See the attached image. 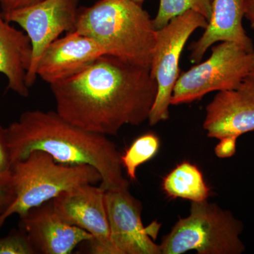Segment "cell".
I'll list each match as a JSON object with an SVG mask.
<instances>
[{
    "label": "cell",
    "mask_w": 254,
    "mask_h": 254,
    "mask_svg": "<svg viewBox=\"0 0 254 254\" xmlns=\"http://www.w3.org/2000/svg\"><path fill=\"white\" fill-rule=\"evenodd\" d=\"M50 86L62 118L106 136L118 134L125 125L138 126L148 120L158 93L149 68L110 55Z\"/></svg>",
    "instance_id": "cell-1"
},
{
    "label": "cell",
    "mask_w": 254,
    "mask_h": 254,
    "mask_svg": "<svg viewBox=\"0 0 254 254\" xmlns=\"http://www.w3.org/2000/svg\"><path fill=\"white\" fill-rule=\"evenodd\" d=\"M5 129L11 165L33 150H42L59 163L93 167L105 190L129 189L121 154L108 136L80 128L56 111L28 110Z\"/></svg>",
    "instance_id": "cell-2"
},
{
    "label": "cell",
    "mask_w": 254,
    "mask_h": 254,
    "mask_svg": "<svg viewBox=\"0 0 254 254\" xmlns=\"http://www.w3.org/2000/svg\"><path fill=\"white\" fill-rule=\"evenodd\" d=\"M75 31L98 42L107 55L150 68L156 29L133 0H99L80 7Z\"/></svg>",
    "instance_id": "cell-3"
},
{
    "label": "cell",
    "mask_w": 254,
    "mask_h": 254,
    "mask_svg": "<svg viewBox=\"0 0 254 254\" xmlns=\"http://www.w3.org/2000/svg\"><path fill=\"white\" fill-rule=\"evenodd\" d=\"M11 175L15 198L0 215V230L11 215L20 218L64 192L101 181L98 170L91 165L59 163L42 150H33L13 164Z\"/></svg>",
    "instance_id": "cell-4"
},
{
    "label": "cell",
    "mask_w": 254,
    "mask_h": 254,
    "mask_svg": "<svg viewBox=\"0 0 254 254\" xmlns=\"http://www.w3.org/2000/svg\"><path fill=\"white\" fill-rule=\"evenodd\" d=\"M244 225L229 210L205 200L191 202L190 213L179 219L160 244L161 254H241Z\"/></svg>",
    "instance_id": "cell-5"
},
{
    "label": "cell",
    "mask_w": 254,
    "mask_h": 254,
    "mask_svg": "<svg viewBox=\"0 0 254 254\" xmlns=\"http://www.w3.org/2000/svg\"><path fill=\"white\" fill-rule=\"evenodd\" d=\"M254 70V50L230 41L212 48L210 58L182 73L175 83L171 105L190 103L214 91L235 89Z\"/></svg>",
    "instance_id": "cell-6"
},
{
    "label": "cell",
    "mask_w": 254,
    "mask_h": 254,
    "mask_svg": "<svg viewBox=\"0 0 254 254\" xmlns=\"http://www.w3.org/2000/svg\"><path fill=\"white\" fill-rule=\"evenodd\" d=\"M208 21L202 15L189 10L164 26L156 30V42L150 72L158 84V93L148 121L154 126L170 118L175 83L180 76V58L192 33L198 28H206Z\"/></svg>",
    "instance_id": "cell-7"
},
{
    "label": "cell",
    "mask_w": 254,
    "mask_h": 254,
    "mask_svg": "<svg viewBox=\"0 0 254 254\" xmlns=\"http://www.w3.org/2000/svg\"><path fill=\"white\" fill-rule=\"evenodd\" d=\"M79 0H41L3 14L26 33L32 47L31 63L26 75L28 88L36 81L37 68L42 55L63 33L74 31L79 11Z\"/></svg>",
    "instance_id": "cell-8"
},
{
    "label": "cell",
    "mask_w": 254,
    "mask_h": 254,
    "mask_svg": "<svg viewBox=\"0 0 254 254\" xmlns=\"http://www.w3.org/2000/svg\"><path fill=\"white\" fill-rule=\"evenodd\" d=\"M105 191L89 184L64 192L52 201L55 213L63 222L93 236V240L88 242V253L120 254L110 237Z\"/></svg>",
    "instance_id": "cell-9"
},
{
    "label": "cell",
    "mask_w": 254,
    "mask_h": 254,
    "mask_svg": "<svg viewBox=\"0 0 254 254\" xmlns=\"http://www.w3.org/2000/svg\"><path fill=\"white\" fill-rule=\"evenodd\" d=\"M126 190H108L105 202L112 242L120 254H161L142 222L141 202Z\"/></svg>",
    "instance_id": "cell-10"
},
{
    "label": "cell",
    "mask_w": 254,
    "mask_h": 254,
    "mask_svg": "<svg viewBox=\"0 0 254 254\" xmlns=\"http://www.w3.org/2000/svg\"><path fill=\"white\" fill-rule=\"evenodd\" d=\"M205 111L203 127L210 138L254 131V70L235 89L218 92Z\"/></svg>",
    "instance_id": "cell-11"
},
{
    "label": "cell",
    "mask_w": 254,
    "mask_h": 254,
    "mask_svg": "<svg viewBox=\"0 0 254 254\" xmlns=\"http://www.w3.org/2000/svg\"><path fill=\"white\" fill-rule=\"evenodd\" d=\"M20 228L36 254H69L82 242L93 240L88 232L63 222L55 213L52 200L20 217Z\"/></svg>",
    "instance_id": "cell-12"
},
{
    "label": "cell",
    "mask_w": 254,
    "mask_h": 254,
    "mask_svg": "<svg viewBox=\"0 0 254 254\" xmlns=\"http://www.w3.org/2000/svg\"><path fill=\"white\" fill-rule=\"evenodd\" d=\"M103 55H107L105 50L93 38L75 30L68 32L42 55L37 76L50 85L58 83L79 73Z\"/></svg>",
    "instance_id": "cell-13"
},
{
    "label": "cell",
    "mask_w": 254,
    "mask_h": 254,
    "mask_svg": "<svg viewBox=\"0 0 254 254\" xmlns=\"http://www.w3.org/2000/svg\"><path fill=\"white\" fill-rule=\"evenodd\" d=\"M245 3L246 0H213L211 15L204 33L190 47L191 63H199L207 50L218 42H234L249 51L254 50L242 23Z\"/></svg>",
    "instance_id": "cell-14"
},
{
    "label": "cell",
    "mask_w": 254,
    "mask_h": 254,
    "mask_svg": "<svg viewBox=\"0 0 254 254\" xmlns=\"http://www.w3.org/2000/svg\"><path fill=\"white\" fill-rule=\"evenodd\" d=\"M31 58L29 38L4 19L0 6V73L7 78L8 89L23 98L29 95L26 75Z\"/></svg>",
    "instance_id": "cell-15"
},
{
    "label": "cell",
    "mask_w": 254,
    "mask_h": 254,
    "mask_svg": "<svg viewBox=\"0 0 254 254\" xmlns=\"http://www.w3.org/2000/svg\"><path fill=\"white\" fill-rule=\"evenodd\" d=\"M164 191L172 198H181L191 202L203 201L210 195V189L198 167L184 162L164 178Z\"/></svg>",
    "instance_id": "cell-16"
},
{
    "label": "cell",
    "mask_w": 254,
    "mask_h": 254,
    "mask_svg": "<svg viewBox=\"0 0 254 254\" xmlns=\"http://www.w3.org/2000/svg\"><path fill=\"white\" fill-rule=\"evenodd\" d=\"M160 148V139L153 133H147L137 138L129 148L121 155L123 168L127 172L129 180H136V171L138 167L149 161L158 153Z\"/></svg>",
    "instance_id": "cell-17"
},
{
    "label": "cell",
    "mask_w": 254,
    "mask_h": 254,
    "mask_svg": "<svg viewBox=\"0 0 254 254\" xmlns=\"http://www.w3.org/2000/svg\"><path fill=\"white\" fill-rule=\"evenodd\" d=\"M213 0H160L158 13L153 20L155 29L164 27L174 18L189 10L198 13L208 21Z\"/></svg>",
    "instance_id": "cell-18"
},
{
    "label": "cell",
    "mask_w": 254,
    "mask_h": 254,
    "mask_svg": "<svg viewBox=\"0 0 254 254\" xmlns=\"http://www.w3.org/2000/svg\"><path fill=\"white\" fill-rule=\"evenodd\" d=\"M27 235L22 229L12 230L0 238V254H35Z\"/></svg>",
    "instance_id": "cell-19"
},
{
    "label": "cell",
    "mask_w": 254,
    "mask_h": 254,
    "mask_svg": "<svg viewBox=\"0 0 254 254\" xmlns=\"http://www.w3.org/2000/svg\"><path fill=\"white\" fill-rule=\"evenodd\" d=\"M15 198L11 170L0 174V215L9 208Z\"/></svg>",
    "instance_id": "cell-20"
},
{
    "label": "cell",
    "mask_w": 254,
    "mask_h": 254,
    "mask_svg": "<svg viewBox=\"0 0 254 254\" xmlns=\"http://www.w3.org/2000/svg\"><path fill=\"white\" fill-rule=\"evenodd\" d=\"M11 161L6 129L0 125V174L11 170Z\"/></svg>",
    "instance_id": "cell-21"
},
{
    "label": "cell",
    "mask_w": 254,
    "mask_h": 254,
    "mask_svg": "<svg viewBox=\"0 0 254 254\" xmlns=\"http://www.w3.org/2000/svg\"><path fill=\"white\" fill-rule=\"evenodd\" d=\"M238 137L225 136L220 138L215 148V153L220 158H231L236 153L237 141Z\"/></svg>",
    "instance_id": "cell-22"
},
{
    "label": "cell",
    "mask_w": 254,
    "mask_h": 254,
    "mask_svg": "<svg viewBox=\"0 0 254 254\" xmlns=\"http://www.w3.org/2000/svg\"><path fill=\"white\" fill-rule=\"evenodd\" d=\"M40 1L41 0H0V6L2 14H5L14 10L30 6Z\"/></svg>",
    "instance_id": "cell-23"
},
{
    "label": "cell",
    "mask_w": 254,
    "mask_h": 254,
    "mask_svg": "<svg viewBox=\"0 0 254 254\" xmlns=\"http://www.w3.org/2000/svg\"><path fill=\"white\" fill-rule=\"evenodd\" d=\"M245 17L250 21L251 27L254 30V0H246Z\"/></svg>",
    "instance_id": "cell-24"
},
{
    "label": "cell",
    "mask_w": 254,
    "mask_h": 254,
    "mask_svg": "<svg viewBox=\"0 0 254 254\" xmlns=\"http://www.w3.org/2000/svg\"><path fill=\"white\" fill-rule=\"evenodd\" d=\"M135 2L138 3L139 4H143V3L144 2L145 0H133Z\"/></svg>",
    "instance_id": "cell-25"
}]
</instances>
